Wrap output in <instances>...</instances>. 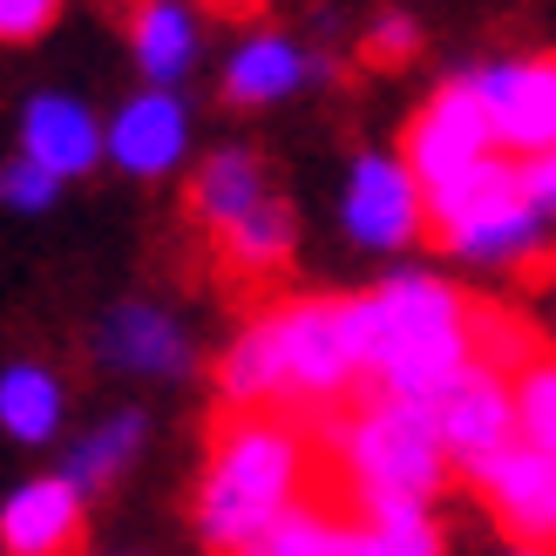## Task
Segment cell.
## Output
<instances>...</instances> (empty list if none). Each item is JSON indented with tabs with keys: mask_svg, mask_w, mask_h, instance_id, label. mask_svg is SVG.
Here are the masks:
<instances>
[{
	"mask_svg": "<svg viewBox=\"0 0 556 556\" xmlns=\"http://www.w3.org/2000/svg\"><path fill=\"white\" fill-rule=\"evenodd\" d=\"M346 332L359 374H374V394L434 401L455 374L476 367V299L421 271H394L380 292L346 299Z\"/></svg>",
	"mask_w": 556,
	"mask_h": 556,
	"instance_id": "1",
	"label": "cell"
},
{
	"mask_svg": "<svg viewBox=\"0 0 556 556\" xmlns=\"http://www.w3.org/2000/svg\"><path fill=\"white\" fill-rule=\"evenodd\" d=\"M305 434L278 421L271 407H231L211 428V462L198 489V536L217 556H238L252 536H265L292 503H305Z\"/></svg>",
	"mask_w": 556,
	"mask_h": 556,
	"instance_id": "2",
	"label": "cell"
},
{
	"mask_svg": "<svg viewBox=\"0 0 556 556\" xmlns=\"http://www.w3.org/2000/svg\"><path fill=\"white\" fill-rule=\"evenodd\" d=\"M332 468H340V495L359 516L428 509V495L448 476V448L421 401L374 394L332 428Z\"/></svg>",
	"mask_w": 556,
	"mask_h": 556,
	"instance_id": "3",
	"label": "cell"
},
{
	"mask_svg": "<svg viewBox=\"0 0 556 556\" xmlns=\"http://www.w3.org/2000/svg\"><path fill=\"white\" fill-rule=\"evenodd\" d=\"M428 238L476 265H530V278L549 265V217L530 204L522 163L509 156H489L468 177L428 190Z\"/></svg>",
	"mask_w": 556,
	"mask_h": 556,
	"instance_id": "4",
	"label": "cell"
},
{
	"mask_svg": "<svg viewBox=\"0 0 556 556\" xmlns=\"http://www.w3.org/2000/svg\"><path fill=\"white\" fill-rule=\"evenodd\" d=\"M271 353H278V401H340L359 380L346 299H286L265 313Z\"/></svg>",
	"mask_w": 556,
	"mask_h": 556,
	"instance_id": "5",
	"label": "cell"
},
{
	"mask_svg": "<svg viewBox=\"0 0 556 556\" xmlns=\"http://www.w3.org/2000/svg\"><path fill=\"white\" fill-rule=\"evenodd\" d=\"M468 482H476L482 509L495 516V530L516 549L556 556V455L549 448L509 441V448H495L489 462L468 468Z\"/></svg>",
	"mask_w": 556,
	"mask_h": 556,
	"instance_id": "6",
	"label": "cell"
},
{
	"mask_svg": "<svg viewBox=\"0 0 556 556\" xmlns=\"http://www.w3.org/2000/svg\"><path fill=\"white\" fill-rule=\"evenodd\" d=\"M401 156H407V170L421 177V190H441V184L468 177L476 163H489L495 156V116H489V102H482L476 81H468V75L448 81V89L407 123Z\"/></svg>",
	"mask_w": 556,
	"mask_h": 556,
	"instance_id": "7",
	"label": "cell"
},
{
	"mask_svg": "<svg viewBox=\"0 0 556 556\" xmlns=\"http://www.w3.org/2000/svg\"><path fill=\"white\" fill-rule=\"evenodd\" d=\"M340 217H346L353 244H367V252H401V244H414L428 231V190L407 170V156L367 150L353 163V177H346Z\"/></svg>",
	"mask_w": 556,
	"mask_h": 556,
	"instance_id": "8",
	"label": "cell"
},
{
	"mask_svg": "<svg viewBox=\"0 0 556 556\" xmlns=\"http://www.w3.org/2000/svg\"><path fill=\"white\" fill-rule=\"evenodd\" d=\"M428 414H434V434H441V448H448V462H462V468H476L495 448L522 441L516 434V387H509L503 367H489V359H476L468 374H455L428 401Z\"/></svg>",
	"mask_w": 556,
	"mask_h": 556,
	"instance_id": "9",
	"label": "cell"
},
{
	"mask_svg": "<svg viewBox=\"0 0 556 556\" xmlns=\"http://www.w3.org/2000/svg\"><path fill=\"white\" fill-rule=\"evenodd\" d=\"M495 116V143L516 156H543L556 150V54L536 62H495L468 75Z\"/></svg>",
	"mask_w": 556,
	"mask_h": 556,
	"instance_id": "10",
	"label": "cell"
},
{
	"mask_svg": "<svg viewBox=\"0 0 556 556\" xmlns=\"http://www.w3.org/2000/svg\"><path fill=\"white\" fill-rule=\"evenodd\" d=\"M8 556H75L81 549V489L68 476H35L0 503Z\"/></svg>",
	"mask_w": 556,
	"mask_h": 556,
	"instance_id": "11",
	"label": "cell"
},
{
	"mask_svg": "<svg viewBox=\"0 0 556 556\" xmlns=\"http://www.w3.org/2000/svg\"><path fill=\"white\" fill-rule=\"evenodd\" d=\"M96 359L116 374H136V380H177L190 367V340L163 305L129 299L96 326Z\"/></svg>",
	"mask_w": 556,
	"mask_h": 556,
	"instance_id": "12",
	"label": "cell"
},
{
	"mask_svg": "<svg viewBox=\"0 0 556 556\" xmlns=\"http://www.w3.org/2000/svg\"><path fill=\"white\" fill-rule=\"evenodd\" d=\"M109 150V129L96 123V109L89 102H75V96H35L21 109V156L27 163H41V170L54 177H81V170H96Z\"/></svg>",
	"mask_w": 556,
	"mask_h": 556,
	"instance_id": "13",
	"label": "cell"
},
{
	"mask_svg": "<svg viewBox=\"0 0 556 556\" xmlns=\"http://www.w3.org/2000/svg\"><path fill=\"white\" fill-rule=\"evenodd\" d=\"M190 150V116L170 89H143L116 109L109 123V156L123 163L129 177H170Z\"/></svg>",
	"mask_w": 556,
	"mask_h": 556,
	"instance_id": "14",
	"label": "cell"
},
{
	"mask_svg": "<svg viewBox=\"0 0 556 556\" xmlns=\"http://www.w3.org/2000/svg\"><path fill=\"white\" fill-rule=\"evenodd\" d=\"M129 48H136V68L150 75V89H170L198 62V14L184 0H136Z\"/></svg>",
	"mask_w": 556,
	"mask_h": 556,
	"instance_id": "15",
	"label": "cell"
},
{
	"mask_svg": "<svg viewBox=\"0 0 556 556\" xmlns=\"http://www.w3.org/2000/svg\"><path fill=\"white\" fill-rule=\"evenodd\" d=\"M313 75V62L292 48V41H278V35H252L231 62H225V96L238 109H265V102H286L299 81Z\"/></svg>",
	"mask_w": 556,
	"mask_h": 556,
	"instance_id": "16",
	"label": "cell"
},
{
	"mask_svg": "<svg viewBox=\"0 0 556 556\" xmlns=\"http://www.w3.org/2000/svg\"><path fill=\"white\" fill-rule=\"evenodd\" d=\"M271 198L265 190V170H258V156L252 150H217L198 177H190V211L204 217L211 231H225V225H238L244 211H258Z\"/></svg>",
	"mask_w": 556,
	"mask_h": 556,
	"instance_id": "17",
	"label": "cell"
},
{
	"mask_svg": "<svg viewBox=\"0 0 556 556\" xmlns=\"http://www.w3.org/2000/svg\"><path fill=\"white\" fill-rule=\"evenodd\" d=\"M346 543H353V522H346L340 503H292L238 556H346Z\"/></svg>",
	"mask_w": 556,
	"mask_h": 556,
	"instance_id": "18",
	"label": "cell"
},
{
	"mask_svg": "<svg viewBox=\"0 0 556 556\" xmlns=\"http://www.w3.org/2000/svg\"><path fill=\"white\" fill-rule=\"evenodd\" d=\"M0 428L14 441H48L62 428V374L35 367V359H14L0 374Z\"/></svg>",
	"mask_w": 556,
	"mask_h": 556,
	"instance_id": "19",
	"label": "cell"
},
{
	"mask_svg": "<svg viewBox=\"0 0 556 556\" xmlns=\"http://www.w3.org/2000/svg\"><path fill=\"white\" fill-rule=\"evenodd\" d=\"M217 252H225V265H231V271H244V278L278 271V265L292 258V211L278 204V198H265L258 211H244L238 225L217 231Z\"/></svg>",
	"mask_w": 556,
	"mask_h": 556,
	"instance_id": "20",
	"label": "cell"
},
{
	"mask_svg": "<svg viewBox=\"0 0 556 556\" xmlns=\"http://www.w3.org/2000/svg\"><path fill=\"white\" fill-rule=\"evenodd\" d=\"M136 448H143V414H109L96 434H81L75 448H68V468H62V476L89 495V489H102V482H116Z\"/></svg>",
	"mask_w": 556,
	"mask_h": 556,
	"instance_id": "21",
	"label": "cell"
},
{
	"mask_svg": "<svg viewBox=\"0 0 556 556\" xmlns=\"http://www.w3.org/2000/svg\"><path fill=\"white\" fill-rule=\"evenodd\" d=\"M217 387H225L231 407H271V401H278V353H271L265 319H252V326L231 340L225 367H217Z\"/></svg>",
	"mask_w": 556,
	"mask_h": 556,
	"instance_id": "22",
	"label": "cell"
},
{
	"mask_svg": "<svg viewBox=\"0 0 556 556\" xmlns=\"http://www.w3.org/2000/svg\"><path fill=\"white\" fill-rule=\"evenodd\" d=\"M346 556H441V530L428 509H387V516H359Z\"/></svg>",
	"mask_w": 556,
	"mask_h": 556,
	"instance_id": "23",
	"label": "cell"
},
{
	"mask_svg": "<svg viewBox=\"0 0 556 556\" xmlns=\"http://www.w3.org/2000/svg\"><path fill=\"white\" fill-rule=\"evenodd\" d=\"M509 387H516V434L556 455V353H536Z\"/></svg>",
	"mask_w": 556,
	"mask_h": 556,
	"instance_id": "24",
	"label": "cell"
},
{
	"mask_svg": "<svg viewBox=\"0 0 556 556\" xmlns=\"http://www.w3.org/2000/svg\"><path fill=\"white\" fill-rule=\"evenodd\" d=\"M54 190H62V177L41 170V163H27V156H14L8 170H0V204L8 211H48Z\"/></svg>",
	"mask_w": 556,
	"mask_h": 556,
	"instance_id": "25",
	"label": "cell"
},
{
	"mask_svg": "<svg viewBox=\"0 0 556 556\" xmlns=\"http://www.w3.org/2000/svg\"><path fill=\"white\" fill-rule=\"evenodd\" d=\"M414 48H421V27H414L407 14H380V21L367 27V41H359V54H367L374 68H401V62H414Z\"/></svg>",
	"mask_w": 556,
	"mask_h": 556,
	"instance_id": "26",
	"label": "cell"
},
{
	"mask_svg": "<svg viewBox=\"0 0 556 556\" xmlns=\"http://www.w3.org/2000/svg\"><path fill=\"white\" fill-rule=\"evenodd\" d=\"M62 0H0V41H41Z\"/></svg>",
	"mask_w": 556,
	"mask_h": 556,
	"instance_id": "27",
	"label": "cell"
},
{
	"mask_svg": "<svg viewBox=\"0 0 556 556\" xmlns=\"http://www.w3.org/2000/svg\"><path fill=\"white\" fill-rule=\"evenodd\" d=\"M522 184H530V204L556 225V150H543V156L522 163Z\"/></svg>",
	"mask_w": 556,
	"mask_h": 556,
	"instance_id": "28",
	"label": "cell"
},
{
	"mask_svg": "<svg viewBox=\"0 0 556 556\" xmlns=\"http://www.w3.org/2000/svg\"><path fill=\"white\" fill-rule=\"evenodd\" d=\"M211 8H217V14H252L258 0H211Z\"/></svg>",
	"mask_w": 556,
	"mask_h": 556,
	"instance_id": "29",
	"label": "cell"
},
{
	"mask_svg": "<svg viewBox=\"0 0 556 556\" xmlns=\"http://www.w3.org/2000/svg\"><path fill=\"white\" fill-rule=\"evenodd\" d=\"M516 556H543V549H516Z\"/></svg>",
	"mask_w": 556,
	"mask_h": 556,
	"instance_id": "30",
	"label": "cell"
}]
</instances>
